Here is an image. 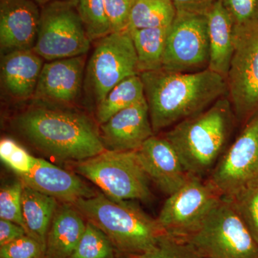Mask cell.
<instances>
[{
    "instance_id": "6da1fadb",
    "label": "cell",
    "mask_w": 258,
    "mask_h": 258,
    "mask_svg": "<svg viewBox=\"0 0 258 258\" xmlns=\"http://www.w3.org/2000/svg\"><path fill=\"white\" fill-rule=\"evenodd\" d=\"M33 101L35 104L15 122L18 132L39 151L79 162L106 150L100 129L88 115L72 106Z\"/></svg>"
},
{
    "instance_id": "7a4b0ae2",
    "label": "cell",
    "mask_w": 258,
    "mask_h": 258,
    "mask_svg": "<svg viewBox=\"0 0 258 258\" xmlns=\"http://www.w3.org/2000/svg\"><path fill=\"white\" fill-rule=\"evenodd\" d=\"M139 76L155 134L201 113L227 96L226 79L210 69L184 74L161 69Z\"/></svg>"
},
{
    "instance_id": "3957f363",
    "label": "cell",
    "mask_w": 258,
    "mask_h": 258,
    "mask_svg": "<svg viewBox=\"0 0 258 258\" xmlns=\"http://www.w3.org/2000/svg\"><path fill=\"white\" fill-rule=\"evenodd\" d=\"M237 122L230 100L224 96L162 136L177 153L186 172L202 177L225 152Z\"/></svg>"
},
{
    "instance_id": "277c9868",
    "label": "cell",
    "mask_w": 258,
    "mask_h": 258,
    "mask_svg": "<svg viewBox=\"0 0 258 258\" xmlns=\"http://www.w3.org/2000/svg\"><path fill=\"white\" fill-rule=\"evenodd\" d=\"M72 205L108 236L118 252L130 257L150 250L166 234L157 219L146 213L134 200L115 201L104 194H97Z\"/></svg>"
},
{
    "instance_id": "5b68a950",
    "label": "cell",
    "mask_w": 258,
    "mask_h": 258,
    "mask_svg": "<svg viewBox=\"0 0 258 258\" xmlns=\"http://www.w3.org/2000/svg\"><path fill=\"white\" fill-rule=\"evenodd\" d=\"M76 172L91 181L115 201L152 198L149 178L139 162L137 151L106 150L75 164Z\"/></svg>"
},
{
    "instance_id": "8992f818",
    "label": "cell",
    "mask_w": 258,
    "mask_h": 258,
    "mask_svg": "<svg viewBox=\"0 0 258 258\" xmlns=\"http://www.w3.org/2000/svg\"><path fill=\"white\" fill-rule=\"evenodd\" d=\"M136 75L138 60L130 32H112L96 40L86 62L83 95L96 107L118 83Z\"/></svg>"
},
{
    "instance_id": "52a82bcc",
    "label": "cell",
    "mask_w": 258,
    "mask_h": 258,
    "mask_svg": "<svg viewBox=\"0 0 258 258\" xmlns=\"http://www.w3.org/2000/svg\"><path fill=\"white\" fill-rule=\"evenodd\" d=\"M203 258H258V244L228 200L222 198L184 239Z\"/></svg>"
},
{
    "instance_id": "ba28073f",
    "label": "cell",
    "mask_w": 258,
    "mask_h": 258,
    "mask_svg": "<svg viewBox=\"0 0 258 258\" xmlns=\"http://www.w3.org/2000/svg\"><path fill=\"white\" fill-rule=\"evenodd\" d=\"M91 44L76 2L55 0L41 7L36 42L32 50L44 60L86 55Z\"/></svg>"
},
{
    "instance_id": "9c48e42d",
    "label": "cell",
    "mask_w": 258,
    "mask_h": 258,
    "mask_svg": "<svg viewBox=\"0 0 258 258\" xmlns=\"http://www.w3.org/2000/svg\"><path fill=\"white\" fill-rule=\"evenodd\" d=\"M234 45L226 78L227 98L243 126L258 114V20L234 25Z\"/></svg>"
},
{
    "instance_id": "30bf717a",
    "label": "cell",
    "mask_w": 258,
    "mask_h": 258,
    "mask_svg": "<svg viewBox=\"0 0 258 258\" xmlns=\"http://www.w3.org/2000/svg\"><path fill=\"white\" fill-rule=\"evenodd\" d=\"M222 198L208 179L191 174L179 189L168 196L158 222L166 234L184 240L200 228Z\"/></svg>"
},
{
    "instance_id": "8fae6325",
    "label": "cell",
    "mask_w": 258,
    "mask_h": 258,
    "mask_svg": "<svg viewBox=\"0 0 258 258\" xmlns=\"http://www.w3.org/2000/svg\"><path fill=\"white\" fill-rule=\"evenodd\" d=\"M209 62L206 15L177 11L166 37L162 69L189 74L208 69Z\"/></svg>"
},
{
    "instance_id": "7c38bea8",
    "label": "cell",
    "mask_w": 258,
    "mask_h": 258,
    "mask_svg": "<svg viewBox=\"0 0 258 258\" xmlns=\"http://www.w3.org/2000/svg\"><path fill=\"white\" fill-rule=\"evenodd\" d=\"M222 198H230L258 181V114L222 154L208 179Z\"/></svg>"
},
{
    "instance_id": "4fadbf2b",
    "label": "cell",
    "mask_w": 258,
    "mask_h": 258,
    "mask_svg": "<svg viewBox=\"0 0 258 258\" xmlns=\"http://www.w3.org/2000/svg\"><path fill=\"white\" fill-rule=\"evenodd\" d=\"M86 56L45 62L32 101L72 106L83 95Z\"/></svg>"
},
{
    "instance_id": "5bb4252c",
    "label": "cell",
    "mask_w": 258,
    "mask_h": 258,
    "mask_svg": "<svg viewBox=\"0 0 258 258\" xmlns=\"http://www.w3.org/2000/svg\"><path fill=\"white\" fill-rule=\"evenodd\" d=\"M40 14L41 8L33 0H0L1 55L33 50Z\"/></svg>"
},
{
    "instance_id": "9a60e30c",
    "label": "cell",
    "mask_w": 258,
    "mask_h": 258,
    "mask_svg": "<svg viewBox=\"0 0 258 258\" xmlns=\"http://www.w3.org/2000/svg\"><path fill=\"white\" fill-rule=\"evenodd\" d=\"M99 129L106 149L118 152L138 150L156 135L146 98L115 113Z\"/></svg>"
},
{
    "instance_id": "2e32d148",
    "label": "cell",
    "mask_w": 258,
    "mask_h": 258,
    "mask_svg": "<svg viewBox=\"0 0 258 258\" xmlns=\"http://www.w3.org/2000/svg\"><path fill=\"white\" fill-rule=\"evenodd\" d=\"M139 162L150 181L167 196L176 192L189 179L177 153L162 135L153 136L137 150Z\"/></svg>"
},
{
    "instance_id": "e0dca14e",
    "label": "cell",
    "mask_w": 258,
    "mask_h": 258,
    "mask_svg": "<svg viewBox=\"0 0 258 258\" xmlns=\"http://www.w3.org/2000/svg\"><path fill=\"white\" fill-rule=\"evenodd\" d=\"M18 176L25 186L52 197L62 203L74 204L81 199L97 195L76 174L40 158H37L30 172Z\"/></svg>"
},
{
    "instance_id": "ac0fdd59",
    "label": "cell",
    "mask_w": 258,
    "mask_h": 258,
    "mask_svg": "<svg viewBox=\"0 0 258 258\" xmlns=\"http://www.w3.org/2000/svg\"><path fill=\"white\" fill-rule=\"evenodd\" d=\"M33 50H20L1 55L0 76L3 91L17 101L32 100L45 63Z\"/></svg>"
},
{
    "instance_id": "d6986e66",
    "label": "cell",
    "mask_w": 258,
    "mask_h": 258,
    "mask_svg": "<svg viewBox=\"0 0 258 258\" xmlns=\"http://www.w3.org/2000/svg\"><path fill=\"white\" fill-rule=\"evenodd\" d=\"M87 220L72 204L59 205L47 236L46 258H69L86 230Z\"/></svg>"
},
{
    "instance_id": "ffe728a7",
    "label": "cell",
    "mask_w": 258,
    "mask_h": 258,
    "mask_svg": "<svg viewBox=\"0 0 258 258\" xmlns=\"http://www.w3.org/2000/svg\"><path fill=\"white\" fill-rule=\"evenodd\" d=\"M205 15L210 46L208 69L226 79L235 49L234 24L221 0L212 5Z\"/></svg>"
},
{
    "instance_id": "44dd1931",
    "label": "cell",
    "mask_w": 258,
    "mask_h": 258,
    "mask_svg": "<svg viewBox=\"0 0 258 258\" xmlns=\"http://www.w3.org/2000/svg\"><path fill=\"white\" fill-rule=\"evenodd\" d=\"M58 206L56 199L24 185L22 207L28 235L45 247L51 222Z\"/></svg>"
},
{
    "instance_id": "7402d4cb",
    "label": "cell",
    "mask_w": 258,
    "mask_h": 258,
    "mask_svg": "<svg viewBox=\"0 0 258 258\" xmlns=\"http://www.w3.org/2000/svg\"><path fill=\"white\" fill-rule=\"evenodd\" d=\"M169 29V27L128 30L137 52L139 74L162 69Z\"/></svg>"
},
{
    "instance_id": "603a6c76",
    "label": "cell",
    "mask_w": 258,
    "mask_h": 258,
    "mask_svg": "<svg viewBox=\"0 0 258 258\" xmlns=\"http://www.w3.org/2000/svg\"><path fill=\"white\" fill-rule=\"evenodd\" d=\"M145 98L144 84L139 75L122 81L96 106L98 125L106 123L113 115Z\"/></svg>"
},
{
    "instance_id": "cb8c5ba5",
    "label": "cell",
    "mask_w": 258,
    "mask_h": 258,
    "mask_svg": "<svg viewBox=\"0 0 258 258\" xmlns=\"http://www.w3.org/2000/svg\"><path fill=\"white\" fill-rule=\"evenodd\" d=\"M177 10L172 0H136L128 30L168 28L176 18Z\"/></svg>"
},
{
    "instance_id": "d4e9b609",
    "label": "cell",
    "mask_w": 258,
    "mask_h": 258,
    "mask_svg": "<svg viewBox=\"0 0 258 258\" xmlns=\"http://www.w3.org/2000/svg\"><path fill=\"white\" fill-rule=\"evenodd\" d=\"M117 252L108 236L87 221L86 230L69 258H116Z\"/></svg>"
},
{
    "instance_id": "484cf974",
    "label": "cell",
    "mask_w": 258,
    "mask_h": 258,
    "mask_svg": "<svg viewBox=\"0 0 258 258\" xmlns=\"http://www.w3.org/2000/svg\"><path fill=\"white\" fill-rule=\"evenodd\" d=\"M76 5L91 42L111 33L105 13V0H76Z\"/></svg>"
},
{
    "instance_id": "4316f807",
    "label": "cell",
    "mask_w": 258,
    "mask_h": 258,
    "mask_svg": "<svg viewBox=\"0 0 258 258\" xmlns=\"http://www.w3.org/2000/svg\"><path fill=\"white\" fill-rule=\"evenodd\" d=\"M244 222L258 244V181L244 188L230 198H225Z\"/></svg>"
},
{
    "instance_id": "83f0119b",
    "label": "cell",
    "mask_w": 258,
    "mask_h": 258,
    "mask_svg": "<svg viewBox=\"0 0 258 258\" xmlns=\"http://www.w3.org/2000/svg\"><path fill=\"white\" fill-rule=\"evenodd\" d=\"M23 186L22 181L18 180L1 188L0 218L18 224L23 227L28 234L22 207Z\"/></svg>"
},
{
    "instance_id": "f1b7e54d",
    "label": "cell",
    "mask_w": 258,
    "mask_h": 258,
    "mask_svg": "<svg viewBox=\"0 0 258 258\" xmlns=\"http://www.w3.org/2000/svg\"><path fill=\"white\" fill-rule=\"evenodd\" d=\"M130 258H203L184 240L168 234L160 237L159 242L150 250Z\"/></svg>"
},
{
    "instance_id": "f546056e",
    "label": "cell",
    "mask_w": 258,
    "mask_h": 258,
    "mask_svg": "<svg viewBox=\"0 0 258 258\" xmlns=\"http://www.w3.org/2000/svg\"><path fill=\"white\" fill-rule=\"evenodd\" d=\"M0 157L17 176L30 172L37 160L16 141L10 138L3 139L0 142Z\"/></svg>"
},
{
    "instance_id": "4dcf8cb0",
    "label": "cell",
    "mask_w": 258,
    "mask_h": 258,
    "mask_svg": "<svg viewBox=\"0 0 258 258\" xmlns=\"http://www.w3.org/2000/svg\"><path fill=\"white\" fill-rule=\"evenodd\" d=\"M0 258H46L45 247L28 235L0 246Z\"/></svg>"
},
{
    "instance_id": "1f68e13d",
    "label": "cell",
    "mask_w": 258,
    "mask_h": 258,
    "mask_svg": "<svg viewBox=\"0 0 258 258\" xmlns=\"http://www.w3.org/2000/svg\"><path fill=\"white\" fill-rule=\"evenodd\" d=\"M136 0H105V13L112 32L128 30L131 13Z\"/></svg>"
},
{
    "instance_id": "d6a6232c",
    "label": "cell",
    "mask_w": 258,
    "mask_h": 258,
    "mask_svg": "<svg viewBox=\"0 0 258 258\" xmlns=\"http://www.w3.org/2000/svg\"><path fill=\"white\" fill-rule=\"evenodd\" d=\"M235 26L258 20V0H221Z\"/></svg>"
},
{
    "instance_id": "836d02e7",
    "label": "cell",
    "mask_w": 258,
    "mask_h": 258,
    "mask_svg": "<svg viewBox=\"0 0 258 258\" xmlns=\"http://www.w3.org/2000/svg\"><path fill=\"white\" fill-rule=\"evenodd\" d=\"M28 235L21 226L9 220L0 219V246L5 245Z\"/></svg>"
},
{
    "instance_id": "e575fe53",
    "label": "cell",
    "mask_w": 258,
    "mask_h": 258,
    "mask_svg": "<svg viewBox=\"0 0 258 258\" xmlns=\"http://www.w3.org/2000/svg\"><path fill=\"white\" fill-rule=\"evenodd\" d=\"M177 11L205 15L220 0H172Z\"/></svg>"
},
{
    "instance_id": "d590c367",
    "label": "cell",
    "mask_w": 258,
    "mask_h": 258,
    "mask_svg": "<svg viewBox=\"0 0 258 258\" xmlns=\"http://www.w3.org/2000/svg\"><path fill=\"white\" fill-rule=\"evenodd\" d=\"M33 1L35 2V3L41 8V7L44 6V5L47 4V3H50L52 1H55V0H33ZM73 1L76 2V0H73Z\"/></svg>"
}]
</instances>
